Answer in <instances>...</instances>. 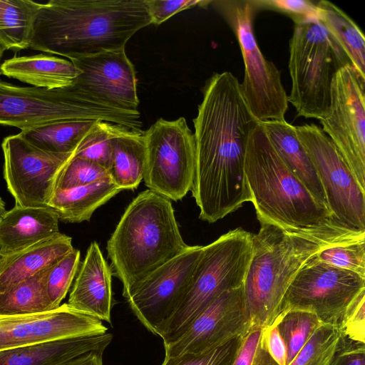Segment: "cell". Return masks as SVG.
I'll list each match as a JSON object with an SVG mask.
<instances>
[{
	"mask_svg": "<svg viewBox=\"0 0 365 365\" xmlns=\"http://www.w3.org/2000/svg\"><path fill=\"white\" fill-rule=\"evenodd\" d=\"M264 328L252 327L242 337L232 365H278L269 355Z\"/></svg>",
	"mask_w": 365,
	"mask_h": 365,
	"instance_id": "38",
	"label": "cell"
},
{
	"mask_svg": "<svg viewBox=\"0 0 365 365\" xmlns=\"http://www.w3.org/2000/svg\"><path fill=\"white\" fill-rule=\"evenodd\" d=\"M318 21L339 46L360 78L365 81V37L356 23L333 3L317 4Z\"/></svg>",
	"mask_w": 365,
	"mask_h": 365,
	"instance_id": "27",
	"label": "cell"
},
{
	"mask_svg": "<svg viewBox=\"0 0 365 365\" xmlns=\"http://www.w3.org/2000/svg\"><path fill=\"white\" fill-rule=\"evenodd\" d=\"M4 51V48L0 45V60L3 56Z\"/></svg>",
	"mask_w": 365,
	"mask_h": 365,
	"instance_id": "46",
	"label": "cell"
},
{
	"mask_svg": "<svg viewBox=\"0 0 365 365\" xmlns=\"http://www.w3.org/2000/svg\"><path fill=\"white\" fill-rule=\"evenodd\" d=\"M330 365H365V344L343 335Z\"/></svg>",
	"mask_w": 365,
	"mask_h": 365,
	"instance_id": "42",
	"label": "cell"
},
{
	"mask_svg": "<svg viewBox=\"0 0 365 365\" xmlns=\"http://www.w3.org/2000/svg\"><path fill=\"white\" fill-rule=\"evenodd\" d=\"M243 336H237L205 353L165 357L162 365H232Z\"/></svg>",
	"mask_w": 365,
	"mask_h": 365,
	"instance_id": "37",
	"label": "cell"
},
{
	"mask_svg": "<svg viewBox=\"0 0 365 365\" xmlns=\"http://www.w3.org/2000/svg\"><path fill=\"white\" fill-rule=\"evenodd\" d=\"M364 232L336 222L304 230L261 225L252 235V256L242 286L251 328H265L274 322L294 277L319 251Z\"/></svg>",
	"mask_w": 365,
	"mask_h": 365,
	"instance_id": "3",
	"label": "cell"
},
{
	"mask_svg": "<svg viewBox=\"0 0 365 365\" xmlns=\"http://www.w3.org/2000/svg\"><path fill=\"white\" fill-rule=\"evenodd\" d=\"M73 249L71 237L58 232L20 250L0 253V293L53 265Z\"/></svg>",
	"mask_w": 365,
	"mask_h": 365,
	"instance_id": "22",
	"label": "cell"
},
{
	"mask_svg": "<svg viewBox=\"0 0 365 365\" xmlns=\"http://www.w3.org/2000/svg\"><path fill=\"white\" fill-rule=\"evenodd\" d=\"M110 174L120 189L133 190L143 180L146 147L144 131L129 128L113 138Z\"/></svg>",
	"mask_w": 365,
	"mask_h": 365,
	"instance_id": "26",
	"label": "cell"
},
{
	"mask_svg": "<svg viewBox=\"0 0 365 365\" xmlns=\"http://www.w3.org/2000/svg\"><path fill=\"white\" fill-rule=\"evenodd\" d=\"M295 128L317 171L332 218L346 227L365 231V190L334 144L315 124Z\"/></svg>",
	"mask_w": 365,
	"mask_h": 365,
	"instance_id": "11",
	"label": "cell"
},
{
	"mask_svg": "<svg viewBox=\"0 0 365 365\" xmlns=\"http://www.w3.org/2000/svg\"><path fill=\"white\" fill-rule=\"evenodd\" d=\"M365 81L351 65L334 76L327 114L319 120L322 130L341 155L361 187L365 190Z\"/></svg>",
	"mask_w": 365,
	"mask_h": 365,
	"instance_id": "13",
	"label": "cell"
},
{
	"mask_svg": "<svg viewBox=\"0 0 365 365\" xmlns=\"http://www.w3.org/2000/svg\"><path fill=\"white\" fill-rule=\"evenodd\" d=\"M264 339L266 348L274 361L278 365H287V350L276 324L272 322L264 328Z\"/></svg>",
	"mask_w": 365,
	"mask_h": 365,
	"instance_id": "43",
	"label": "cell"
},
{
	"mask_svg": "<svg viewBox=\"0 0 365 365\" xmlns=\"http://www.w3.org/2000/svg\"><path fill=\"white\" fill-rule=\"evenodd\" d=\"M6 212L5 203L0 197V218L2 217V215Z\"/></svg>",
	"mask_w": 365,
	"mask_h": 365,
	"instance_id": "45",
	"label": "cell"
},
{
	"mask_svg": "<svg viewBox=\"0 0 365 365\" xmlns=\"http://www.w3.org/2000/svg\"><path fill=\"white\" fill-rule=\"evenodd\" d=\"M4 178L7 188L20 207H48L57 180L74 156L42 150L19 133L6 137L1 143Z\"/></svg>",
	"mask_w": 365,
	"mask_h": 365,
	"instance_id": "14",
	"label": "cell"
},
{
	"mask_svg": "<svg viewBox=\"0 0 365 365\" xmlns=\"http://www.w3.org/2000/svg\"><path fill=\"white\" fill-rule=\"evenodd\" d=\"M202 91L193 119L195 169L191 191L199 217L213 223L251 202L245 153L249 135L258 120L231 72L215 73Z\"/></svg>",
	"mask_w": 365,
	"mask_h": 365,
	"instance_id": "1",
	"label": "cell"
},
{
	"mask_svg": "<svg viewBox=\"0 0 365 365\" xmlns=\"http://www.w3.org/2000/svg\"><path fill=\"white\" fill-rule=\"evenodd\" d=\"M348 65L349 60L319 21L294 24L289 41L292 88L287 98L297 116L320 120L327 114L334 77Z\"/></svg>",
	"mask_w": 365,
	"mask_h": 365,
	"instance_id": "8",
	"label": "cell"
},
{
	"mask_svg": "<svg viewBox=\"0 0 365 365\" xmlns=\"http://www.w3.org/2000/svg\"><path fill=\"white\" fill-rule=\"evenodd\" d=\"M97 121L61 120L21 130L19 134L29 143L42 150L57 153H72Z\"/></svg>",
	"mask_w": 365,
	"mask_h": 365,
	"instance_id": "29",
	"label": "cell"
},
{
	"mask_svg": "<svg viewBox=\"0 0 365 365\" xmlns=\"http://www.w3.org/2000/svg\"><path fill=\"white\" fill-rule=\"evenodd\" d=\"M70 61L81 71L71 85L81 95L107 106L138 110L136 73L125 48Z\"/></svg>",
	"mask_w": 365,
	"mask_h": 365,
	"instance_id": "17",
	"label": "cell"
},
{
	"mask_svg": "<svg viewBox=\"0 0 365 365\" xmlns=\"http://www.w3.org/2000/svg\"><path fill=\"white\" fill-rule=\"evenodd\" d=\"M58 221L48 207L15 205L0 218V253L14 252L55 235Z\"/></svg>",
	"mask_w": 365,
	"mask_h": 365,
	"instance_id": "21",
	"label": "cell"
},
{
	"mask_svg": "<svg viewBox=\"0 0 365 365\" xmlns=\"http://www.w3.org/2000/svg\"><path fill=\"white\" fill-rule=\"evenodd\" d=\"M144 137L145 185L169 200H181L191 190L195 169V138L185 118H159Z\"/></svg>",
	"mask_w": 365,
	"mask_h": 365,
	"instance_id": "10",
	"label": "cell"
},
{
	"mask_svg": "<svg viewBox=\"0 0 365 365\" xmlns=\"http://www.w3.org/2000/svg\"><path fill=\"white\" fill-rule=\"evenodd\" d=\"M314 257L291 282L280 312L307 310L314 313L323 324L339 325L349 307L365 290V277L317 261Z\"/></svg>",
	"mask_w": 365,
	"mask_h": 365,
	"instance_id": "12",
	"label": "cell"
},
{
	"mask_svg": "<svg viewBox=\"0 0 365 365\" xmlns=\"http://www.w3.org/2000/svg\"><path fill=\"white\" fill-rule=\"evenodd\" d=\"M122 190L112 180H103L68 189H56L48 207L59 220L78 223L88 221L93 213Z\"/></svg>",
	"mask_w": 365,
	"mask_h": 365,
	"instance_id": "25",
	"label": "cell"
},
{
	"mask_svg": "<svg viewBox=\"0 0 365 365\" xmlns=\"http://www.w3.org/2000/svg\"><path fill=\"white\" fill-rule=\"evenodd\" d=\"M65 365H103V353L91 351L71 360Z\"/></svg>",
	"mask_w": 365,
	"mask_h": 365,
	"instance_id": "44",
	"label": "cell"
},
{
	"mask_svg": "<svg viewBox=\"0 0 365 365\" xmlns=\"http://www.w3.org/2000/svg\"><path fill=\"white\" fill-rule=\"evenodd\" d=\"M242 286L223 292L178 337L164 344L165 357L205 353L245 336L251 326Z\"/></svg>",
	"mask_w": 365,
	"mask_h": 365,
	"instance_id": "16",
	"label": "cell"
},
{
	"mask_svg": "<svg viewBox=\"0 0 365 365\" xmlns=\"http://www.w3.org/2000/svg\"><path fill=\"white\" fill-rule=\"evenodd\" d=\"M245 171L260 225L304 230L336 222L287 168L259 121L248 137Z\"/></svg>",
	"mask_w": 365,
	"mask_h": 365,
	"instance_id": "5",
	"label": "cell"
},
{
	"mask_svg": "<svg viewBox=\"0 0 365 365\" xmlns=\"http://www.w3.org/2000/svg\"><path fill=\"white\" fill-rule=\"evenodd\" d=\"M138 110L107 106L87 99L71 86L57 89L19 86L0 78V125L21 130L68 120L113 123L140 131Z\"/></svg>",
	"mask_w": 365,
	"mask_h": 365,
	"instance_id": "7",
	"label": "cell"
},
{
	"mask_svg": "<svg viewBox=\"0 0 365 365\" xmlns=\"http://www.w3.org/2000/svg\"><path fill=\"white\" fill-rule=\"evenodd\" d=\"M365 290L346 311L339 327L342 334L351 341L365 344Z\"/></svg>",
	"mask_w": 365,
	"mask_h": 365,
	"instance_id": "40",
	"label": "cell"
},
{
	"mask_svg": "<svg viewBox=\"0 0 365 365\" xmlns=\"http://www.w3.org/2000/svg\"><path fill=\"white\" fill-rule=\"evenodd\" d=\"M126 129L128 128L113 123L97 121L76 148L74 156L99 164L110 172L112 162V140Z\"/></svg>",
	"mask_w": 365,
	"mask_h": 365,
	"instance_id": "33",
	"label": "cell"
},
{
	"mask_svg": "<svg viewBox=\"0 0 365 365\" xmlns=\"http://www.w3.org/2000/svg\"><path fill=\"white\" fill-rule=\"evenodd\" d=\"M188 246L170 200L150 190L138 194L107 242L111 272L123 283V296Z\"/></svg>",
	"mask_w": 365,
	"mask_h": 365,
	"instance_id": "4",
	"label": "cell"
},
{
	"mask_svg": "<svg viewBox=\"0 0 365 365\" xmlns=\"http://www.w3.org/2000/svg\"><path fill=\"white\" fill-rule=\"evenodd\" d=\"M252 235L237 227L203 246L186 294L156 332L164 344L178 337L223 292L243 285L252 256Z\"/></svg>",
	"mask_w": 365,
	"mask_h": 365,
	"instance_id": "6",
	"label": "cell"
},
{
	"mask_svg": "<svg viewBox=\"0 0 365 365\" xmlns=\"http://www.w3.org/2000/svg\"><path fill=\"white\" fill-rule=\"evenodd\" d=\"M342 336L339 325L322 324L288 365H330Z\"/></svg>",
	"mask_w": 365,
	"mask_h": 365,
	"instance_id": "32",
	"label": "cell"
},
{
	"mask_svg": "<svg viewBox=\"0 0 365 365\" xmlns=\"http://www.w3.org/2000/svg\"><path fill=\"white\" fill-rule=\"evenodd\" d=\"M102 321L67 303L44 313L0 317V351L61 338L103 334Z\"/></svg>",
	"mask_w": 365,
	"mask_h": 365,
	"instance_id": "18",
	"label": "cell"
},
{
	"mask_svg": "<svg viewBox=\"0 0 365 365\" xmlns=\"http://www.w3.org/2000/svg\"><path fill=\"white\" fill-rule=\"evenodd\" d=\"M41 4L0 0V45L6 50L28 48L34 16Z\"/></svg>",
	"mask_w": 365,
	"mask_h": 365,
	"instance_id": "30",
	"label": "cell"
},
{
	"mask_svg": "<svg viewBox=\"0 0 365 365\" xmlns=\"http://www.w3.org/2000/svg\"><path fill=\"white\" fill-rule=\"evenodd\" d=\"M203 246H188L136 283L124 297L152 333L175 312L190 284Z\"/></svg>",
	"mask_w": 365,
	"mask_h": 365,
	"instance_id": "15",
	"label": "cell"
},
{
	"mask_svg": "<svg viewBox=\"0 0 365 365\" xmlns=\"http://www.w3.org/2000/svg\"><path fill=\"white\" fill-rule=\"evenodd\" d=\"M237 38L245 66L240 83L243 98L259 122L285 120L288 95L281 72L267 59L254 34V18L258 11L253 0L212 1Z\"/></svg>",
	"mask_w": 365,
	"mask_h": 365,
	"instance_id": "9",
	"label": "cell"
},
{
	"mask_svg": "<svg viewBox=\"0 0 365 365\" xmlns=\"http://www.w3.org/2000/svg\"><path fill=\"white\" fill-rule=\"evenodd\" d=\"M261 123L287 168L302 182L317 202L328 210L322 185L311 158L297 135L295 126L286 120H267Z\"/></svg>",
	"mask_w": 365,
	"mask_h": 365,
	"instance_id": "23",
	"label": "cell"
},
{
	"mask_svg": "<svg viewBox=\"0 0 365 365\" xmlns=\"http://www.w3.org/2000/svg\"><path fill=\"white\" fill-rule=\"evenodd\" d=\"M111 334L61 338L0 351V365H65L89 352L103 353Z\"/></svg>",
	"mask_w": 365,
	"mask_h": 365,
	"instance_id": "20",
	"label": "cell"
},
{
	"mask_svg": "<svg viewBox=\"0 0 365 365\" xmlns=\"http://www.w3.org/2000/svg\"><path fill=\"white\" fill-rule=\"evenodd\" d=\"M112 272L98 244L92 242L78 270L68 304L73 309L111 322Z\"/></svg>",
	"mask_w": 365,
	"mask_h": 365,
	"instance_id": "19",
	"label": "cell"
},
{
	"mask_svg": "<svg viewBox=\"0 0 365 365\" xmlns=\"http://www.w3.org/2000/svg\"><path fill=\"white\" fill-rule=\"evenodd\" d=\"M314 258L365 277V233L325 247Z\"/></svg>",
	"mask_w": 365,
	"mask_h": 365,
	"instance_id": "34",
	"label": "cell"
},
{
	"mask_svg": "<svg viewBox=\"0 0 365 365\" xmlns=\"http://www.w3.org/2000/svg\"><path fill=\"white\" fill-rule=\"evenodd\" d=\"M150 24L145 0H50L34 16L28 48L69 60L119 50Z\"/></svg>",
	"mask_w": 365,
	"mask_h": 365,
	"instance_id": "2",
	"label": "cell"
},
{
	"mask_svg": "<svg viewBox=\"0 0 365 365\" xmlns=\"http://www.w3.org/2000/svg\"><path fill=\"white\" fill-rule=\"evenodd\" d=\"M0 72L9 78L46 89L68 87L81 73L70 60L43 54L5 60L0 66Z\"/></svg>",
	"mask_w": 365,
	"mask_h": 365,
	"instance_id": "24",
	"label": "cell"
},
{
	"mask_svg": "<svg viewBox=\"0 0 365 365\" xmlns=\"http://www.w3.org/2000/svg\"><path fill=\"white\" fill-rule=\"evenodd\" d=\"M80 257V251L73 249L50 269L47 279V291L54 309L61 305L77 274Z\"/></svg>",
	"mask_w": 365,
	"mask_h": 365,
	"instance_id": "35",
	"label": "cell"
},
{
	"mask_svg": "<svg viewBox=\"0 0 365 365\" xmlns=\"http://www.w3.org/2000/svg\"><path fill=\"white\" fill-rule=\"evenodd\" d=\"M258 10H274L291 18L294 24L318 21L317 5L309 0H253Z\"/></svg>",
	"mask_w": 365,
	"mask_h": 365,
	"instance_id": "39",
	"label": "cell"
},
{
	"mask_svg": "<svg viewBox=\"0 0 365 365\" xmlns=\"http://www.w3.org/2000/svg\"><path fill=\"white\" fill-rule=\"evenodd\" d=\"M111 180L108 170L94 162L73 156L57 180L56 189H68Z\"/></svg>",
	"mask_w": 365,
	"mask_h": 365,
	"instance_id": "36",
	"label": "cell"
},
{
	"mask_svg": "<svg viewBox=\"0 0 365 365\" xmlns=\"http://www.w3.org/2000/svg\"><path fill=\"white\" fill-rule=\"evenodd\" d=\"M52 266L0 293V317L32 315L55 309L47 291Z\"/></svg>",
	"mask_w": 365,
	"mask_h": 365,
	"instance_id": "28",
	"label": "cell"
},
{
	"mask_svg": "<svg viewBox=\"0 0 365 365\" xmlns=\"http://www.w3.org/2000/svg\"><path fill=\"white\" fill-rule=\"evenodd\" d=\"M151 24L160 25L182 11L200 6L205 7L212 1L201 0H145Z\"/></svg>",
	"mask_w": 365,
	"mask_h": 365,
	"instance_id": "41",
	"label": "cell"
},
{
	"mask_svg": "<svg viewBox=\"0 0 365 365\" xmlns=\"http://www.w3.org/2000/svg\"><path fill=\"white\" fill-rule=\"evenodd\" d=\"M273 322L286 344L287 365L323 324L314 313L297 309L282 311Z\"/></svg>",
	"mask_w": 365,
	"mask_h": 365,
	"instance_id": "31",
	"label": "cell"
}]
</instances>
